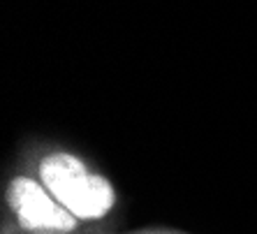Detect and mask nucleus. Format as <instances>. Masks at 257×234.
Listing matches in <instances>:
<instances>
[{"label": "nucleus", "instance_id": "39448f33", "mask_svg": "<svg viewBox=\"0 0 257 234\" xmlns=\"http://www.w3.org/2000/svg\"><path fill=\"white\" fill-rule=\"evenodd\" d=\"M165 232V227H158V225H149V227H137V229H132V232L127 234H162Z\"/></svg>", "mask_w": 257, "mask_h": 234}, {"label": "nucleus", "instance_id": "f257e3e1", "mask_svg": "<svg viewBox=\"0 0 257 234\" xmlns=\"http://www.w3.org/2000/svg\"><path fill=\"white\" fill-rule=\"evenodd\" d=\"M14 165L44 183L51 195L84 225L109 222L118 206V190L88 156L56 139H28Z\"/></svg>", "mask_w": 257, "mask_h": 234}, {"label": "nucleus", "instance_id": "f03ea898", "mask_svg": "<svg viewBox=\"0 0 257 234\" xmlns=\"http://www.w3.org/2000/svg\"><path fill=\"white\" fill-rule=\"evenodd\" d=\"M3 216L19 227L40 234H77L84 222L74 218L44 183L14 165L3 181Z\"/></svg>", "mask_w": 257, "mask_h": 234}, {"label": "nucleus", "instance_id": "7ed1b4c3", "mask_svg": "<svg viewBox=\"0 0 257 234\" xmlns=\"http://www.w3.org/2000/svg\"><path fill=\"white\" fill-rule=\"evenodd\" d=\"M77 234H118V232L109 220V222H95V225H84Z\"/></svg>", "mask_w": 257, "mask_h": 234}, {"label": "nucleus", "instance_id": "20e7f679", "mask_svg": "<svg viewBox=\"0 0 257 234\" xmlns=\"http://www.w3.org/2000/svg\"><path fill=\"white\" fill-rule=\"evenodd\" d=\"M0 234H40V232H30V229L19 227L17 222H12L10 218L3 216V222H0Z\"/></svg>", "mask_w": 257, "mask_h": 234}, {"label": "nucleus", "instance_id": "423d86ee", "mask_svg": "<svg viewBox=\"0 0 257 234\" xmlns=\"http://www.w3.org/2000/svg\"><path fill=\"white\" fill-rule=\"evenodd\" d=\"M162 234H186V232H179V229H172V227H165Z\"/></svg>", "mask_w": 257, "mask_h": 234}]
</instances>
